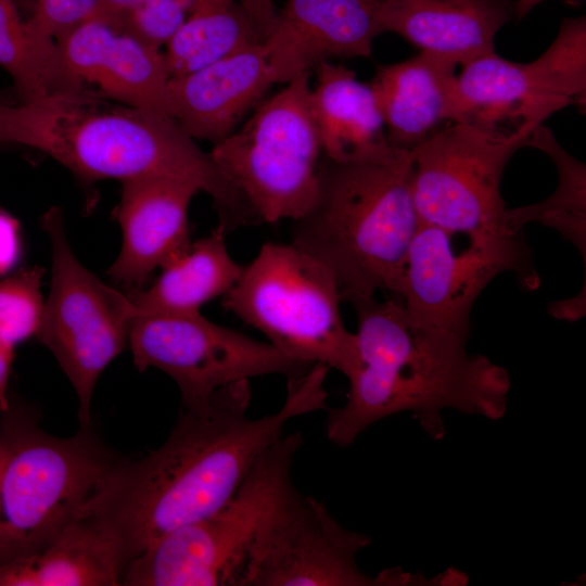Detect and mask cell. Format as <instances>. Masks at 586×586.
I'll use <instances>...</instances> for the list:
<instances>
[{
	"label": "cell",
	"instance_id": "obj_17",
	"mask_svg": "<svg viewBox=\"0 0 586 586\" xmlns=\"http://www.w3.org/2000/svg\"><path fill=\"white\" fill-rule=\"evenodd\" d=\"M122 184L117 217L123 245L107 273L133 292L156 268L189 249L188 211L201 190L190 181L166 176L136 177Z\"/></svg>",
	"mask_w": 586,
	"mask_h": 586
},
{
	"label": "cell",
	"instance_id": "obj_24",
	"mask_svg": "<svg viewBox=\"0 0 586 586\" xmlns=\"http://www.w3.org/2000/svg\"><path fill=\"white\" fill-rule=\"evenodd\" d=\"M256 43L262 40L239 0H192L164 58L173 77Z\"/></svg>",
	"mask_w": 586,
	"mask_h": 586
},
{
	"label": "cell",
	"instance_id": "obj_20",
	"mask_svg": "<svg viewBox=\"0 0 586 586\" xmlns=\"http://www.w3.org/2000/svg\"><path fill=\"white\" fill-rule=\"evenodd\" d=\"M456 67L425 52L377 67L369 85L388 143L412 151L456 122Z\"/></svg>",
	"mask_w": 586,
	"mask_h": 586
},
{
	"label": "cell",
	"instance_id": "obj_7",
	"mask_svg": "<svg viewBox=\"0 0 586 586\" xmlns=\"http://www.w3.org/2000/svg\"><path fill=\"white\" fill-rule=\"evenodd\" d=\"M301 432L282 434L257 459L232 498L212 514L152 543L126 565V586H235L267 515L294 486Z\"/></svg>",
	"mask_w": 586,
	"mask_h": 586
},
{
	"label": "cell",
	"instance_id": "obj_16",
	"mask_svg": "<svg viewBox=\"0 0 586 586\" xmlns=\"http://www.w3.org/2000/svg\"><path fill=\"white\" fill-rule=\"evenodd\" d=\"M381 33L367 0H285L262 42L273 84L334 58H369Z\"/></svg>",
	"mask_w": 586,
	"mask_h": 586
},
{
	"label": "cell",
	"instance_id": "obj_32",
	"mask_svg": "<svg viewBox=\"0 0 586 586\" xmlns=\"http://www.w3.org/2000/svg\"><path fill=\"white\" fill-rule=\"evenodd\" d=\"M12 360L13 348L0 343V408L2 410H8L5 392Z\"/></svg>",
	"mask_w": 586,
	"mask_h": 586
},
{
	"label": "cell",
	"instance_id": "obj_10",
	"mask_svg": "<svg viewBox=\"0 0 586 586\" xmlns=\"http://www.w3.org/2000/svg\"><path fill=\"white\" fill-rule=\"evenodd\" d=\"M530 136L495 137L451 123L412 150L411 193L421 224L491 243L521 233L505 222L501 179Z\"/></svg>",
	"mask_w": 586,
	"mask_h": 586
},
{
	"label": "cell",
	"instance_id": "obj_23",
	"mask_svg": "<svg viewBox=\"0 0 586 586\" xmlns=\"http://www.w3.org/2000/svg\"><path fill=\"white\" fill-rule=\"evenodd\" d=\"M226 231L217 226L163 267L148 289L131 292L136 315L199 313L208 301L224 296L237 283L244 266L229 254Z\"/></svg>",
	"mask_w": 586,
	"mask_h": 586
},
{
	"label": "cell",
	"instance_id": "obj_12",
	"mask_svg": "<svg viewBox=\"0 0 586 586\" xmlns=\"http://www.w3.org/2000/svg\"><path fill=\"white\" fill-rule=\"evenodd\" d=\"M42 227L52 249V277L36 336L69 379L80 425L86 426L98 379L128 342L136 311L128 295L102 282L75 257L59 208L43 216Z\"/></svg>",
	"mask_w": 586,
	"mask_h": 586
},
{
	"label": "cell",
	"instance_id": "obj_1",
	"mask_svg": "<svg viewBox=\"0 0 586 586\" xmlns=\"http://www.w3.org/2000/svg\"><path fill=\"white\" fill-rule=\"evenodd\" d=\"M328 369L317 364L288 379L282 407L260 418L247 416L249 380L219 388L200 409L181 408L167 440L140 459L117 460L76 518L105 533L126 568L163 535L226 505L291 419L327 409Z\"/></svg>",
	"mask_w": 586,
	"mask_h": 586
},
{
	"label": "cell",
	"instance_id": "obj_4",
	"mask_svg": "<svg viewBox=\"0 0 586 586\" xmlns=\"http://www.w3.org/2000/svg\"><path fill=\"white\" fill-rule=\"evenodd\" d=\"M412 151L392 144L362 158L321 154L318 192L293 220L292 244L324 265L341 298L398 295L407 253L421 225L411 193Z\"/></svg>",
	"mask_w": 586,
	"mask_h": 586
},
{
	"label": "cell",
	"instance_id": "obj_31",
	"mask_svg": "<svg viewBox=\"0 0 586 586\" xmlns=\"http://www.w3.org/2000/svg\"><path fill=\"white\" fill-rule=\"evenodd\" d=\"M148 0H100L98 11L125 18L143 5Z\"/></svg>",
	"mask_w": 586,
	"mask_h": 586
},
{
	"label": "cell",
	"instance_id": "obj_30",
	"mask_svg": "<svg viewBox=\"0 0 586 586\" xmlns=\"http://www.w3.org/2000/svg\"><path fill=\"white\" fill-rule=\"evenodd\" d=\"M239 1L263 42L271 30L277 16L276 0Z\"/></svg>",
	"mask_w": 586,
	"mask_h": 586
},
{
	"label": "cell",
	"instance_id": "obj_27",
	"mask_svg": "<svg viewBox=\"0 0 586 586\" xmlns=\"http://www.w3.org/2000/svg\"><path fill=\"white\" fill-rule=\"evenodd\" d=\"M42 270H20L0 281V343L14 346L36 335L40 327L43 300Z\"/></svg>",
	"mask_w": 586,
	"mask_h": 586
},
{
	"label": "cell",
	"instance_id": "obj_15",
	"mask_svg": "<svg viewBox=\"0 0 586 586\" xmlns=\"http://www.w3.org/2000/svg\"><path fill=\"white\" fill-rule=\"evenodd\" d=\"M55 49L66 90L91 85L110 100L169 116L164 52L123 20L97 10L59 37Z\"/></svg>",
	"mask_w": 586,
	"mask_h": 586
},
{
	"label": "cell",
	"instance_id": "obj_2",
	"mask_svg": "<svg viewBox=\"0 0 586 586\" xmlns=\"http://www.w3.org/2000/svg\"><path fill=\"white\" fill-rule=\"evenodd\" d=\"M351 305L358 321V366L347 378L346 403L327 408L331 443L347 447L371 424L403 411L433 440L445 436V409L489 420L505 416L509 374L486 356L469 354L467 337L419 324L393 298Z\"/></svg>",
	"mask_w": 586,
	"mask_h": 586
},
{
	"label": "cell",
	"instance_id": "obj_28",
	"mask_svg": "<svg viewBox=\"0 0 586 586\" xmlns=\"http://www.w3.org/2000/svg\"><path fill=\"white\" fill-rule=\"evenodd\" d=\"M25 20L44 38L56 40L93 14L100 0H13Z\"/></svg>",
	"mask_w": 586,
	"mask_h": 586
},
{
	"label": "cell",
	"instance_id": "obj_19",
	"mask_svg": "<svg viewBox=\"0 0 586 586\" xmlns=\"http://www.w3.org/2000/svg\"><path fill=\"white\" fill-rule=\"evenodd\" d=\"M381 33L463 65L495 52L498 30L514 14L511 0H367Z\"/></svg>",
	"mask_w": 586,
	"mask_h": 586
},
{
	"label": "cell",
	"instance_id": "obj_13",
	"mask_svg": "<svg viewBox=\"0 0 586 586\" xmlns=\"http://www.w3.org/2000/svg\"><path fill=\"white\" fill-rule=\"evenodd\" d=\"M128 343L137 369L153 367L169 375L188 410L204 407L215 392L231 383L275 373L296 378L314 366L214 323L200 311L136 315Z\"/></svg>",
	"mask_w": 586,
	"mask_h": 586
},
{
	"label": "cell",
	"instance_id": "obj_29",
	"mask_svg": "<svg viewBox=\"0 0 586 586\" xmlns=\"http://www.w3.org/2000/svg\"><path fill=\"white\" fill-rule=\"evenodd\" d=\"M20 254L17 222L8 214L0 212V275L8 272Z\"/></svg>",
	"mask_w": 586,
	"mask_h": 586
},
{
	"label": "cell",
	"instance_id": "obj_33",
	"mask_svg": "<svg viewBox=\"0 0 586 586\" xmlns=\"http://www.w3.org/2000/svg\"><path fill=\"white\" fill-rule=\"evenodd\" d=\"M545 0H515L514 15L518 21L524 18L536 5Z\"/></svg>",
	"mask_w": 586,
	"mask_h": 586
},
{
	"label": "cell",
	"instance_id": "obj_25",
	"mask_svg": "<svg viewBox=\"0 0 586 586\" xmlns=\"http://www.w3.org/2000/svg\"><path fill=\"white\" fill-rule=\"evenodd\" d=\"M527 146L544 152L555 164L558 183L555 191L539 203L507 208L505 222L513 233L523 232L528 222L556 229L573 243L585 263L586 257V167L572 156L546 126L535 128Z\"/></svg>",
	"mask_w": 586,
	"mask_h": 586
},
{
	"label": "cell",
	"instance_id": "obj_14",
	"mask_svg": "<svg viewBox=\"0 0 586 586\" xmlns=\"http://www.w3.org/2000/svg\"><path fill=\"white\" fill-rule=\"evenodd\" d=\"M455 234L421 224L410 243L399 297L411 320L469 339L472 307L487 284L513 272L522 286L539 285L523 234L491 242H469L456 250Z\"/></svg>",
	"mask_w": 586,
	"mask_h": 586
},
{
	"label": "cell",
	"instance_id": "obj_9",
	"mask_svg": "<svg viewBox=\"0 0 586 586\" xmlns=\"http://www.w3.org/2000/svg\"><path fill=\"white\" fill-rule=\"evenodd\" d=\"M586 107V20L565 18L534 61L496 52L462 65L456 78V123L496 137L530 136L556 112Z\"/></svg>",
	"mask_w": 586,
	"mask_h": 586
},
{
	"label": "cell",
	"instance_id": "obj_5",
	"mask_svg": "<svg viewBox=\"0 0 586 586\" xmlns=\"http://www.w3.org/2000/svg\"><path fill=\"white\" fill-rule=\"evenodd\" d=\"M118 459L80 425L72 437L13 420L0 438V564L53 543Z\"/></svg>",
	"mask_w": 586,
	"mask_h": 586
},
{
	"label": "cell",
	"instance_id": "obj_22",
	"mask_svg": "<svg viewBox=\"0 0 586 586\" xmlns=\"http://www.w3.org/2000/svg\"><path fill=\"white\" fill-rule=\"evenodd\" d=\"M124 570L112 539L76 518L48 547L0 564V586H116Z\"/></svg>",
	"mask_w": 586,
	"mask_h": 586
},
{
	"label": "cell",
	"instance_id": "obj_8",
	"mask_svg": "<svg viewBox=\"0 0 586 586\" xmlns=\"http://www.w3.org/2000/svg\"><path fill=\"white\" fill-rule=\"evenodd\" d=\"M310 74L265 98L209 152L260 222L295 220L316 200L321 146L310 111Z\"/></svg>",
	"mask_w": 586,
	"mask_h": 586
},
{
	"label": "cell",
	"instance_id": "obj_6",
	"mask_svg": "<svg viewBox=\"0 0 586 586\" xmlns=\"http://www.w3.org/2000/svg\"><path fill=\"white\" fill-rule=\"evenodd\" d=\"M332 272L294 244L265 243L222 306L291 358L348 378L358 366L356 334L342 320Z\"/></svg>",
	"mask_w": 586,
	"mask_h": 586
},
{
	"label": "cell",
	"instance_id": "obj_11",
	"mask_svg": "<svg viewBox=\"0 0 586 586\" xmlns=\"http://www.w3.org/2000/svg\"><path fill=\"white\" fill-rule=\"evenodd\" d=\"M371 544L365 534L344 528L328 508L295 485L257 530L235 586H429L435 577L386 569L362 572L358 552Z\"/></svg>",
	"mask_w": 586,
	"mask_h": 586
},
{
	"label": "cell",
	"instance_id": "obj_26",
	"mask_svg": "<svg viewBox=\"0 0 586 586\" xmlns=\"http://www.w3.org/2000/svg\"><path fill=\"white\" fill-rule=\"evenodd\" d=\"M0 65L13 77L22 101L65 90L55 41L39 35L13 0H0Z\"/></svg>",
	"mask_w": 586,
	"mask_h": 586
},
{
	"label": "cell",
	"instance_id": "obj_21",
	"mask_svg": "<svg viewBox=\"0 0 586 586\" xmlns=\"http://www.w3.org/2000/svg\"><path fill=\"white\" fill-rule=\"evenodd\" d=\"M309 103L321 154L334 162L372 155L388 143L384 123L369 85L355 72L331 61L315 68Z\"/></svg>",
	"mask_w": 586,
	"mask_h": 586
},
{
	"label": "cell",
	"instance_id": "obj_18",
	"mask_svg": "<svg viewBox=\"0 0 586 586\" xmlns=\"http://www.w3.org/2000/svg\"><path fill=\"white\" fill-rule=\"evenodd\" d=\"M272 85L265 49L256 43L169 77L167 111L191 138L214 145L245 120Z\"/></svg>",
	"mask_w": 586,
	"mask_h": 586
},
{
	"label": "cell",
	"instance_id": "obj_3",
	"mask_svg": "<svg viewBox=\"0 0 586 586\" xmlns=\"http://www.w3.org/2000/svg\"><path fill=\"white\" fill-rule=\"evenodd\" d=\"M103 98L82 88L0 104V143L40 150L89 180H187L212 198L227 232L254 222L243 194L170 116Z\"/></svg>",
	"mask_w": 586,
	"mask_h": 586
}]
</instances>
